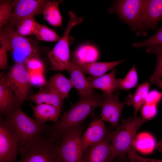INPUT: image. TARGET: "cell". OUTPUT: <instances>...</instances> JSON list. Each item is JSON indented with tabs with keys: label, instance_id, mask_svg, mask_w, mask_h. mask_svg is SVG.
Instances as JSON below:
<instances>
[{
	"label": "cell",
	"instance_id": "6da1fadb",
	"mask_svg": "<svg viewBox=\"0 0 162 162\" xmlns=\"http://www.w3.org/2000/svg\"><path fill=\"white\" fill-rule=\"evenodd\" d=\"M104 100L103 95L94 92L80 96L78 101L63 113L57 123L49 126L48 132L52 140L58 143L62 136L69 129L81 124L94 109L101 107Z\"/></svg>",
	"mask_w": 162,
	"mask_h": 162
},
{
	"label": "cell",
	"instance_id": "7a4b0ae2",
	"mask_svg": "<svg viewBox=\"0 0 162 162\" xmlns=\"http://www.w3.org/2000/svg\"><path fill=\"white\" fill-rule=\"evenodd\" d=\"M58 144L48 132L42 133L19 148L18 162H61Z\"/></svg>",
	"mask_w": 162,
	"mask_h": 162
},
{
	"label": "cell",
	"instance_id": "3957f363",
	"mask_svg": "<svg viewBox=\"0 0 162 162\" xmlns=\"http://www.w3.org/2000/svg\"><path fill=\"white\" fill-rule=\"evenodd\" d=\"M0 40L11 52L15 62L24 64L30 58L38 57V49L34 43L18 34L8 24L0 28Z\"/></svg>",
	"mask_w": 162,
	"mask_h": 162
},
{
	"label": "cell",
	"instance_id": "277c9868",
	"mask_svg": "<svg viewBox=\"0 0 162 162\" xmlns=\"http://www.w3.org/2000/svg\"><path fill=\"white\" fill-rule=\"evenodd\" d=\"M147 120L137 116L122 120V123L116 129L109 131L108 138L116 157L124 156L134 150V142L136 134Z\"/></svg>",
	"mask_w": 162,
	"mask_h": 162
},
{
	"label": "cell",
	"instance_id": "5b68a950",
	"mask_svg": "<svg viewBox=\"0 0 162 162\" xmlns=\"http://www.w3.org/2000/svg\"><path fill=\"white\" fill-rule=\"evenodd\" d=\"M20 106H16L6 116L19 137V148L49 129V126L41 124L28 116Z\"/></svg>",
	"mask_w": 162,
	"mask_h": 162
},
{
	"label": "cell",
	"instance_id": "8992f818",
	"mask_svg": "<svg viewBox=\"0 0 162 162\" xmlns=\"http://www.w3.org/2000/svg\"><path fill=\"white\" fill-rule=\"evenodd\" d=\"M69 19L63 35L52 49L48 53L50 69L53 70L66 71L70 62L69 36L72 28L81 23L84 17H77L72 11L69 12Z\"/></svg>",
	"mask_w": 162,
	"mask_h": 162
},
{
	"label": "cell",
	"instance_id": "52a82bcc",
	"mask_svg": "<svg viewBox=\"0 0 162 162\" xmlns=\"http://www.w3.org/2000/svg\"><path fill=\"white\" fill-rule=\"evenodd\" d=\"M146 0H120L116 1L108 9L110 14H116L128 24L136 34H142Z\"/></svg>",
	"mask_w": 162,
	"mask_h": 162
},
{
	"label": "cell",
	"instance_id": "ba28073f",
	"mask_svg": "<svg viewBox=\"0 0 162 162\" xmlns=\"http://www.w3.org/2000/svg\"><path fill=\"white\" fill-rule=\"evenodd\" d=\"M81 124L71 128L61 138L58 152L61 162H83L84 152L81 142L83 127Z\"/></svg>",
	"mask_w": 162,
	"mask_h": 162
},
{
	"label": "cell",
	"instance_id": "9c48e42d",
	"mask_svg": "<svg viewBox=\"0 0 162 162\" xmlns=\"http://www.w3.org/2000/svg\"><path fill=\"white\" fill-rule=\"evenodd\" d=\"M19 140L8 119L0 117V162H16Z\"/></svg>",
	"mask_w": 162,
	"mask_h": 162
},
{
	"label": "cell",
	"instance_id": "30bf717a",
	"mask_svg": "<svg viewBox=\"0 0 162 162\" xmlns=\"http://www.w3.org/2000/svg\"><path fill=\"white\" fill-rule=\"evenodd\" d=\"M4 76L21 105L27 98L31 85L26 67L23 64L15 62Z\"/></svg>",
	"mask_w": 162,
	"mask_h": 162
},
{
	"label": "cell",
	"instance_id": "8fae6325",
	"mask_svg": "<svg viewBox=\"0 0 162 162\" xmlns=\"http://www.w3.org/2000/svg\"><path fill=\"white\" fill-rule=\"evenodd\" d=\"M48 0H16L11 17L8 24L12 28L16 26L23 19L42 14Z\"/></svg>",
	"mask_w": 162,
	"mask_h": 162
},
{
	"label": "cell",
	"instance_id": "7c38bea8",
	"mask_svg": "<svg viewBox=\"0 0 162 162\" xmlns=\"http://www.w3.org/2000/svg\"><path fill=\"white\" fill-rule=\"evenodd\" d=\"M108 134L101 141L87 148L84 153L83 162L113 161L116 157Z\"/></svg>",
	"mask_w": 162,
	"mask_h": 162
},
{
	"label": "cell",
	"instance_id": "4fadbf2b",
	"mask_svg": "<svg viewBox=\"0 0 162 162\" xmlns=\"http://www.w3.org/2000/svg\"><path fill=\"white\" fill-rule=\"evenodd\" d=\"M104 100L101 106V119L110 123L116 129L118 126L123 108L127 103L126 98L120 102L113 94L104 93Z\"/></svg>",
	"mask_w": 162,
	"mask_h": 162
},
{
	"label": "cell",
	"instance_id": "5bb4252c",
	"mask_svg": "<svg viewBox=\"0 0 162 162\" xmlns=\"http://www.w3.org/2000/svg\"><path fill=\"white\" fill-rule=\"evenodd\" d=\"M92 117L91 123L81 137V142L84 153L89 146L102 140L110 131L106 128L101 118L95 116Z\"/></svg>",
	"mask_w": 162,
	"mask_h": 162
},
{
	"label": "cell",
	"instance_id": "9a60e30c",
	"mask_svg": "<svg viewBox=\"0 0 162 162\" xmlns=\"http://www.w3.org/2000/svg\"><path fill=\"white\" fill-rule=\"evenodd\" d=\"M70 75V79L80 96L89 95L94 92L84 73L77 64L74 53L70 56V62L66 70Z\"/></svg>",
	"mask_w": 162,
	"mask_h": 162
},
{
	"label": "cell",
	"instance_id": "2e32d148",
	"mask_svg": "<svg viewBox=\"0 0 162 162\" xmlns=\"http://www.w3.org/2000/svg\"><path fill=\"white\" fill-rule=\"evenodd\" d=\"M162 19V0H146L142 34L146 31L155 29Z\"/></svg>",
	"mask_w": 162,
	"mask_h": 162
},
{
	"label": "cell",
	"instance_id": "e0dca14e",
	"mask_svg": "<svg viewBox=\"0 0 162 162\" xmlns=\"http://www.w3.org/2000/svg\"><path fill=\"white\" fill-rule=\"evenodd\" d=\"M20 106L4 76L0 79V117L6 116L15 107Z\"/></svg>",
	"mask_w": 162,
	"mask_h": 162
},
{
	"label": "cell",
	"instance_id": "ac0fdd59",
	"mask_svg": "<svg viewBox=\"0 0 162 162\" xmlns=\"http://www.w3.org/2000/svg\"><path fill=\"white\" fill-rule=\"evenodd\" d=\"M116 73V69L114 68L107 74L98 77L91 76L87 79L92 89H100L104 93L111 95L118 89Z\"/></svg>",
	"mask_w": 162,
	"mask_h": 162
},
{
	"label": "cell",
	"instance_id": "d6986e66",
	"mask_svg": "<svg viewBox=\"0 0 162 162\" xmlns=\"http://www.w3.org/2000/svg\"><path fill=\"white\" fill-rule=\"evenodd\" d=\"M31 106L34 111L33 116L41 124H44L47 121L55 123L59 119L62 109L45 104Z\"/></svg>",
	"mask_w": 162,
	"mask_h": 162
},
{
	"label": "cell",
	"instance_id": "ffe728a7",
	"mask_svg": "<svg viewBox=\"0 0 162 162\" xmlns=\"http://www.w3.org/2000/svg\"><path fill=\"white\" fill-rule=\"evenodd\" d=\"M73 87L70 79L58 73L50 78L46 82V88L56 92L64 99L68 98L69 92Z\"/></svg>",
	"mask_w": 162,
	"mask_h": 162
},
{
	"label": "cell",
	"instance_id": "44dd1931",
	"mask_svg": "<svg viewBox=\"0 0 162 162\" xmlns=\"http://www.w3.org/2000/svg\"><path fill=\"white\" fill-rule=\"evenodd\" d=\"M76 59L77 64L85 73L95 77L104 75L107 71L114 68L116 66L124 61L122 60L110 62L84 63L77 60L76 57Z\"/></svg>",
	"mask_w": 162,
	"mask_h": 162
},
{
	"label": "cell",
	"instance_id": "7402d4cb",
	"mask_svg": "<svg viewBox=\"0 0 162 162\" xmlns=\"http://www.w3.org/2000/svg\"><path fill=\"white\" fill-rule=\"evenodd\" d=\"M28 99L37 104H47L62 109L64 99L56 92L45 88L31 95Z\"/></svg>",
	"mask_w": 162,
	"mask_h": 162
},
{
	"label": "cell",
	"instance_id": "603a6c76",
	"mask_svg": "<svg viewBox=\"0 0 162 162\" xmlns=\"http://www.w3.org/2000/svg\"><path fill=\"white\" fill-rule=\"evenodd\" d=\"M149 87L148 83H142L138 87L134 94H130L126 98V103L134 108V117L137 116L138 111L145 103L149 92Z\"/></svg>",
	"mask_w": 162,
	"mask_h": 162
},
{
	"label": "cell",
	"instance_id": "cb8c5ba5",
	"mask_svg": "<svg viewBox=\"0 0 162 162\" xmlns=\"http://www.w3.org/2000/svg\"><path fill=\"white\" fill-rule=\"evenodd\" d=\"M62 1H49L44 8L42 14L46 21L51 25L61 26L62 17L58 6Z\"/></svg>",
	"mask_w": 162,
	"mask_h": 162
},
{
	"label": "cell",
	"instance_id": "d4e9b609",
	"mask_svg": "<svg viewBox=\"0 0 162 162\" xmlns=\"http://www.w3.org/2000/svg\"><path fill=\"white\" fill-rule=\"evenodd\" d=\"M146 52L154 54L157 57L156 68L150 79L151 83L153 84L162 77V44L147 47Z\"/></svg>",
	"mask_w": 162,
	"mask_h": 162
},
{
	"label": "cell",
	"instance_id": "484cf974",
	"mask_svg": "<svg viewBox=\"0 0 162 162\" xmlns=\"http://www.w3.org/2000/svg\"><path fill=\"white\" fill-rule=\"evenodd\" d=\"M38 23L34 16L26 18L18 23L16 31L20 35L24 37L34 34Z\"/></svg>",
	"mask_w": 162,
	"mask_h": 162
},
{
	"label": "cell",
	"instance_id": "4316f807",
	"mask_svg": "<svg viewBox=\"0 0 162 162\" xmlns=\"http://www.w3.org/2000/svg\"><path fill=\"white\" fill-rule=\"evenodd\" d=\"M34 34L39 40L48 42H57L61 38L53 30L38 23Z\"/></svg>",
	"mask_w": 162,
	"mask_h": 162
},
{
	"label": "cell",
	"instance_id": "83f0119b",
	"mask_svg": "<svg viewBox=\"0 0 162 162\" xmlns=\"http://www.w3.org/2000/svg\"><path fill=\"white\" fill-rule=\"evenodd\" d=\"M118 89L128 90L135 87L137 84L138 76L134 66L123 79H117Z\"/></svg>",
	"mask_w": 162,
	"mask_h": 162
},
{
	"label": "cell",
	"instance_id": "f1b7e54d",
	"mask_svg": "<svg viewBox=\"0 0 162 162\" xmlns=\"http://www.w3.org/2000/svg\"><path fill=\"white\" fill-rule=\"evenodd\" d=\"M15 0H0V28L8 23L12 14Z\"/></svg>",
	"mask_w": 162,
	"mask_h": 162
},
{
	"label": "cell",
	"instance_id": "f546056e",
	"mask_svg": "<svg viewBox=\"0 0 162 162\" xmlns=\"http://www.w3.org/2000/svg\"><path fill=\"white\" fill-rule=\"evenodd\" d=\"M162 44V26L158 30L156 33L151 37L143 41L134 42L133 46L136 48H146L153 46Z\"/></svg>",
	"mask_w": 162,
	"mask_h": 162
},
{
	"label": "cell",
	"instance_id": "4dcf8cb0",
	"mask_svg": "<svg viewBox=\"0 0 162 162\" xmlns=\"http://www.w3.org/2000/svg\"><path fill=\"white\" fill-rule=\"evenodd\" d=\"M157 112V105L145 103L141 109L142 117L147 120L154 117Z\"/></svg>",
	"mask_w": 162,
	"mask_h": 162
},
{
	"label": "cell",
	"instance_id": "1f68e13d",
	"mask_svg": "<svg viewBox=\"0 0 162 162\" xmlns=\"http://www.w3.org/2000/svg\"><path fill=\"white\" fill-rule=\"evenodd\" d=\"M25 64L29 72L43 71V63L39 57H34L30 58L26 62Z\"/></svg>",
	"mask_w": 162,
	"mask_h": 162
},
{
	"label": "cell",
	"instance_id": "d6a6232c",
	"mask_svg": "<svg viewBox=\"0 0 162 162\" xmlns=\"http://www.w3.org/2000/svg\"><path fill=\"white\" fill-rule=\"evenodd\" d=\"M29 73L31 85L41 86L46 84L43 71H32Z\"/></svg>",
	"mask_w": 162,
	"mask_h": 162
},
{
	"label": "cell",
	"instance_id": "836d02e7",
	"mask_svg": "<svg viewBox=\"0 0 162 162\" xmlns=\"http://www.w3.org/2000/svg\"><path fill=\"white\" fill-rule=\"evenodd\" d=\"M132 162H162V160L146 158L139 155L135 150L130 151L127 154Z\"/></svg>",
	"mask_w": 162,
	"mask_h": 162
},
{
	"label": "cell",
	"instance_id": "e575fe53",
	"mask_svg": "<svg viewBox=\"0 0 162 162\" xmlns=\"http://www.w3.org/2000/svg\"><path fill=\"white\" fill-rule=\"evenodd\" d=\"M162 98V93L153 90L149 92L145 103L157 105Z\"/></svg>",
	"mask_w": 162,
	"mask_h": 162
},
{
	"label": "cell",
	"instance_id": "d590c367",
	"mask_svg": "<svg viewBox=\"0 0 162 162\" xmlns=\"http://www.w3.org/2000/svg\"><path fill=\"white\" fill-rule=\"evenodd\" d=\"M0 68L5 69L8 65V50L2 44H0Z\"/></svg>",
	"mask_w": 162,
	"mask_h": 162
},
{
	"label": "cell",
	"instance_id": "8d00e7d4",
	"mask_svg": "<svg viewBox=\"0 0 162 162\" xmlns=\"http://www.w3.org/2000/svg\"><path fill=\"white\" fill-rule=\"evenodd\" d=\"M112 162H132L128 157L126 155L124 156L116 157Z\"/></svg>",
	"mask_w": 162,
	"mask_h": 162
},
{
	"label": "cell",
	"instance_id": "74e56055",
	"mask_svg": "<svg viewBox=\"0 0 162 162\" xmlns=\"http://www.w3.org/2000/svg\"><path fill=\"white\" fill-rule=\"evenodd\" d=\"M156 148L159 151L162 152V140H160L156 145Z\"/></svg>",
	"mask_w": 162,
	"mask_h": 162
},
{
	"label": "cell",
	"instance_id": "f35d334b",
	"mask_svg": "<svg viewBox=\"0 0 162 162\" xmlns=\"http://www.w3.org/2000/svg\"><path fill=\"white\" fill-rule=\"evenodd\" d=\"M155 83L157 86L162 89V79H160L158 80Z\"/></svg>",
	"mask_w": 162,
	"mask_h": 162
}]
</instances>
